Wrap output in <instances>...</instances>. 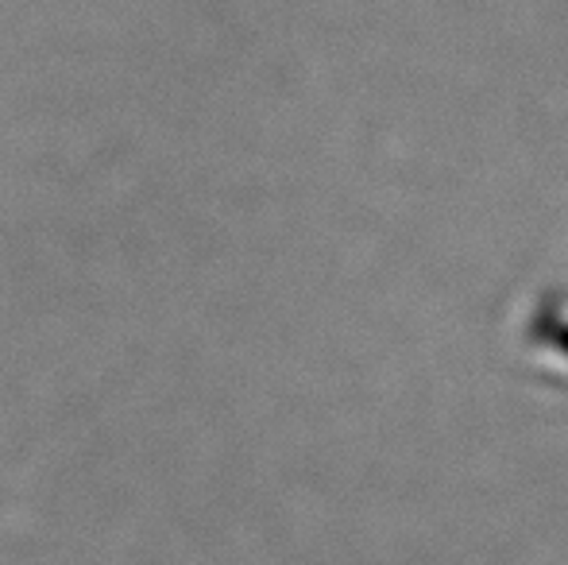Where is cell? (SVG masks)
Masks as SVG:
<instances>
[]
</instances>
